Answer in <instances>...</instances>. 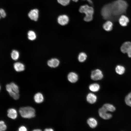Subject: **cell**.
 I'll use <instances>...</instances> for the list:
<instances>
[{
    "label": "cell",
    "mask_w": 131,
    "mask_h": 131,
    "mask_svg": "<svg viewBox=\"0 0 131 131\" xmlns=\"http://www.w3.org/2000/svg\"><path fill=\"white\" fill-rule=\"evenodd\" d=\"M28 16L32 20L36 21L39 16V11L37 9L31 10L28 14Z\"/></svg>",
    "instance_id": "cell-9"
},
{
    "label": "cell",
    "mask_w": 131,
    "mask_h": 131,
    "mask_svg": "<svg viewBox=\"0 0 131 131\" xmlns=\"http://www.w3.org/2000/svg\"><path fill=\"white\" fill-rule=\"evenodd\" d=\"M28 37L29 40L33 41L36 38V35L35 33L33 31L30 30L28 33Z\"/></svg>",
    "instance_id": "cell-23"
},
{
    "label": "cell",
    "mask_w": 131,
    "mask_h": 131,
    "mask_svg": "<svg viewBox=\"0 0 131 131\" xmlns=\"http://www.w3.org/2000/svg\"><path fill=\"white\" fill-rule=\"evenodd\" d=\"M87 1L91 5H92L93 4V2L91 0H83Z\"/></svg>",
    "instance_id": "cell-31"
},
{
    "label": "cell",
    "mask_w": 131,
    "mask_h": 131,
    "mask_svg": "<svg viewBox=\"0 0 131 131\" xmlns=\"http://www.w3.org/2000/svg\"><path fill=\"white\" fill-rule=\"evenodd\" d=\"M11 56L12 59L15 60H17L19 57V53L17 50H13L11 54Z\"/></svg>",
    "instance_id": "cell-24"
},
{
    "label": "cell",
    "mask_w": 131,
    "mask_h": 131,
    "mask_svg": "<svg viewBox=\"0 0 131 131\" xmlns=\"http://www.w3.org/2000/svg\"><path fill=\"white\" fill-rule=\"evenodd\" d=\"M67 79L70 82L74 83L76 82L78 79V75L74 72L70 73L68 75Z\"/></svg>",
    "instance_id": "cell-11"
},
{
    "label": "cell",
    "mask_w": 131,
    "mask_h": 131,
    "mask_svg": "<svg viewBox=\"0 0 131 131\" xmlns=\"http://www.w3.org/2000/svg\"><path fill=\"white\" fill-rule=\"evenodd\" d=\"M125 69L124 67L121 65H117L115 67V71L119 75L123 74L125 72Z\"/></svg>",
    "instance_id": "cell-21"
},
{
    "label": "cell",
    "mask_w": 131,
    "mask_h": 131,
    "mask_svg": "<svg viewBox=\"0 0 131 131\" xmlns=\"http://www.w3.org/2000/svg\"><path fill=\"white\" fill-rule=\"evenodd\" d=\"M41 131V130L39 129H35L33 130V131Z\"/></svg>",
    "instance_id": "cell-33"
},
{
    "label": "cell",
    "mask_w": 131,
    "mask_h": 131,
    "mask_svg": "<svg viewBox=\"0 0 131 131\" xmlns=\"http://www.w3.org/2000/svg\"><path fill=\"white\" fill-rule=\"evenodd\" d=\"M100 88V86L98 83H94L90 84L89 86V89L91 91L96 92L98 91Z\"/></svg>",
    "instance_id": "cell-20"
},
{
    "label": "cell",
    "mask_w": 131,
    "mask_h": 131,
    "mask_svg": "<svg viewBox=\"0 0 131 131\" xmlns=\"http://www.w3.org/2000/svg\"><path fill=\"white\" fill-rule=\"evenodd\" d=\"M87 57V55L85 53L83 52H81L78 55V60L80 62H83L86 59Z\"/></svg>",
    "instance_id": "cell-22"
},
{
    "label": "cell",
    "mask_w": 131,
    "mask_h": 131,
    "mask_svg": "<svg viewBox=\"0 0 131 131\" xmlns=\"http://www.w3.org/2000/svg\"><path fill=\"white\" fill-rule=\"evenodd\" d=\"M7 129V126L4 122L2 121L0 122V131H2L5 130Z\"/></svg>",
    "instance_id": "cell-28"
},
{
    "label": "cell",
    "mask_w": 131,
    "mask_h": 131,
    "mask_svg": "<svg viewBox=\"0 0 131 131\" xmlns=\"http://www.w3.org/2000/svg\"><path fill=\"white\" fill-rule=\"evenodd\" d=\"M57 20L59 24L62 26H64L68 23L69 19L67 15L63 14L59 16L57 18Z\"/></svg>",
    "instance_id": "cell-6"
},
{
    "label": "cell",
    "mask_w": 131,
    "mask_h": 131,
    "mask_svg": "<svg viewBox=\"0 0 131 131\" xmlns=\"http://www.w3.org/2000/svg\"><path fill=\"white\" fill-rule=\"evenodd\" d=\"M90 77L91 79L93 80H100L103 78V74L100 70L97 69L91 72Z\"/></svg>",
    "instance_id": "cell-5"
},
{
    "label": "cell",
    "mask_w": 131,
    "mask_h": 131,
    "mask_svg": "<svg viewBox=\"0 0 131 131\" xmlns=\"http://www.w3.org/2000/svg\"><path fill=\"white\" fill-rule=\"evenodd\" d=\"M19 112L23 117L26 118H31L35 116V109L30 106L21 107L19 110Z\"/></svg>",
    "instance_id": "cell-3"
},
{
    "label": "cell",
    "mask_w": 131,
    "mask_h": 131,
    "mask_svg": "<svg viewBox=\"0 0 131 131\" xmlns=\"http://www.w3.org/2000/svg\"><path fill=\"white\" fill-rule=\"evenodd\" d=\"M27 130L26 128L24 126H21L18 129L19 131H26Z\"/></svg>",
    "instance_id": "cell-30"
},
{
    "label": "cell",
    "mask_w": 131,
    "mask_h": 131,
    "mask_svg": "<svg viewBox=\"0 0 131 131\" xmlns=\"http://www.w3.org/2000/svg\"><path fill=\"white\" fill-rule=\"evenodd\" d=\"M121 52L127 54L129 57H131V42L126 41L123 43L121 47Z\"/></svg>",
    "instance_id": "cell-4"
},
{
    "label": "cell",
    "mask_w": 131,
    "mask_h": 131,
    "mask_svg": "<svg viewBox=\"0 0 131 131\" xmlns=\"http://www.w3.org/2000/svg\"><path fill=\"white\" fill-rule=\"evenodd\" d=\"M118 21L120 24L121 26H127L129 23V20L126 16L122 15L119 18Z\"/></svg>",
    "instance_id": "cell-10"
},
{
    "label": "cell",
    "mask_w": 131,
    "mask_h": 131,
    "mask_svg": "<svg viewBox=\"0 0 131 131\" xmlns=\"http://www.w3.org/2000/svg\"><path fill=\"white\" fill-rule=\"evenodd\" d=\"M14 67L15 70L17 72L23 71L25 69L24 65L19 62L15 63L14 64Z\"/></svg>",
    "instance_id": "cell-16"
},
{
    "label": "cell",
    "mask_w": 131,
    "mask_h": 131,
    "mask_svg": "<svg viewBox=\"0 0 131 131\" xmlns=\"http://www.w3.org/2000/svg\"><path fill=\"white\" fill-rule=\"evenodd\" d=\"M34 99L35 102L38 103L42 102L44 100L43 96L42 94L40 92L37 93L35 95Z\"/></svg>",
    "instance_id": "cell-17"
},
{
    "label": "cell",
    "mask_w": 131,
    "mask_h": 131,
    "mask_svg": "<svg viewBox=\"0 0 131 131\" xmlns=\"http://www.w3.org/2000/svg\"><path fill=\"white\" fill-rule=\"evenodd\" d=\"M71 0H57L58 2L61 5L66 6L70 3Z\"/></svg>",
    "instance_id": "cell-27"
},
{
    "label": "cell",
    "mask_w": 131,
    "mask_h": 131,
    "mask_svg": "<svg viewBox=\"0 0 131 131\" xmlns=\"http://www.w3.org/2000/svg\"><path fill=\"white\" fill-rule=\"evenodd\" d=\"M10 84L12 90L16 93H18L19 91L17 85L13 82H11Z\"/></svg>",
    "instance_id": "cell-26"
},
{
    "label": "cell",
    "mask_w": 131,
    "mask_h": 131,
    "mask_svg": "<svg viewBox=\"0 0 131 131\" xmlns=\"http://www.w3.org/2000/svg\"><path fill=\"white\" fill-rule=\"evenodd\" d=\"M60 62L59 60L56 58H52L47 62L48 65L51 67H57L59 65Z\"/></svg>",
    "instance_id": "cell-12"
},
{
    "label": "cell",
    "mask_w": 131,
    "mask_h": 131,
    "mask_svg": "<svg viewBox=\"0 0 131 131\" xmlns=\"http://www.w3.org/2000/svg\"><path fill=\"white\" fill-rule=\"evenodd\" d=\"M7 116L9 118L12 119H16L17 116L16 110L13 108H9L7 111Z\"/></svg>",
    "instance_id": "cell-13"
},
{
    "label": "cell",
    "mask_w": 131,
    "mask_h": 131,
    "mask_svg": "<svg viewBox=\"0 0 131 131\" xmlns=\"http://www.w3.org/2000/svg\"><path fill=\"white\" fill-rule=\"evenodd\" d=\"M79 0H72L74 2H78Z\"/></svg>",
    "instance_id": "cell-34"
},
{
    "label": "cell",
    "mask_w": 131,
    "mask_h": 131,
    "mask_svg": "<svg viewBox=\"0 0 131 131\" xmlns=\"http://www.w3.org/2000/svg\"><path fill=\"white\" fill-rule=\"evenodd\" d=\"M6 89L9 95L14 99L17 100L19 98V93H16L12 90L10 84L6 85Z\"/></svg>",
    "instance_id": "cell-8"
},
{
    "label": "cell",
    "mask_w": 131,
    "mask_h": 131,
    "mask_svg": "<svg viewBox=\"0 0 131 131\" xmlns=\"http://www.w3.org/2000/svg\"><path fill=\"white\" fill-rule=\"evenodd\" d=\"M44 131H53L54 130L51 128H46L45 129Z\"/></svg>",
    "instance_id": "cell-32"
},
{
    "label": "cell",
    "mask_w": 131,
    "mask_h": 131,
    "mask_svg": "<svg viewBox=\"0 0 131 131\" xmlns=\"http://www.w3.org/2000/svg\"><path fill=\"white\" fill-rule=\"evenodd\" d=\"M87 123L90 127L92 128L96 127L97 125V122L94 118H90L87 121Z\"/></svg>",
    "instance_id": "cell-18"
},
{
    "label": "cell",
    "mask_w": 131,
    "mask_h": 131,
    "mask_svg": "<svg viewBox=\"0 0 131 131\" xmlns=\"http://www.w3.org/2000/svg\"><path fill=\"white\" fill-rule=\"evenodd\" d=\"M126 104L131 107V92L129 93L125 97V99Z\"/></svg>",
    "instance_id": "cell-25"
},
{
    "label": "cell",
    "mask_w": 131,
    "mask_h": 131,
    "mask_svg": "<svg viewBox=\"0 0 131 131\" xmlns=\"http://www.w3.org/2000/svg\"><path fill=\"white\" fill-rule=\"evenodd\" d=\"M113 24L110 20H108L103 25V27L104 29L107 31H111L113 28Z\"/></svg>",
    "instance_id": "cell-14"
},
{
    "label": "cell",
    "mask_w": 131,
    "mask_h": 131,
    "mask_svg": "<svg viewBox=\"0 0 131 131\" xmlns=\"http://www.w3.org/2000/svg\"><path fill=\"white\" fill-rule=\"evenodd\" d=\"M86 99L87 101L89 103L92 104L96 102L97 100V97L94 94L90 93L87 95Z\"/></svg>",
    "instance_id": "cell-15"
},
{
    "label": "cell",
    "mask_w": 131,
    "mask_h": 131,
    "mask_svg": "<svg viewBox=\"0 0 131 131\" xmlns=\"http://www.w3.org/2000/svg\"><path fill=\"white\" fill-rule=\"evenodd\" d=\"M106 111L102 106L98 110V114L100 116L102 119L105 120L109 119L112 117V115L108 113Z\"/></svg>",
    "instance_id": "cell-7"
},
{
    "label": "cell",
    "mask_w": 131,
    "mask_h": 131,
    "mask_svg": "<svg viewBox=\"0 0 131 131\" xmlns=\"http://www.w3.org/2000/svg\"><path fill=\"white\" fill-rule=\"evenodd\" d=\"M79 11L80 13L85 14L84 20L85 21L89 22L92 20L94 10L92 6L87 4L82 5L79 8Z\"/></svg>",
    "instance_id": "cell-2"
},
{
    "label": "cell",
    "mask_w": 131,
    "mask_h": 131,
    "mask_svg": "<svg viewBox=\"0 0 131 131\" xmlns=\"http://www.w3.org/2000/svg\"><path fill=\"white\" fill-rule=\"evenodd\" d=\"M128 7L124 0H117L104 5L101 10V15L104 19L115 21L126 13Z\"/></svg>",
    "instance_id": "cell-1"
},
{
    "label": "cell",
    "mask_w": 131,
    "mask_h": 131,
    "mask_svg": "<svg viewBox=\"0 0 131 131\" xmlns=\"http://www.w3.org/2000/svg\"><path fill=\"white\" fill-rule=\"evenodd\" d=\"M102 107L107 111L113 112L115 110V108L113 105L109 103L104 104Z\"/></svg>",
    "instance_id": "cell-19"
},
{
    "label": "cell",
    "mask_w": 131,
    "mask_h": 131,
    "mask_svg": "<svg viewBox=\"0 0 131 131\" xmlns=\"http://www.w3.org/2000/svg\"><path fill=\"white\" fill-rule=\"evenodd\" d=\"M0 16L3 18H4L6 16V13L4 9L1 8L0 10Z\"/></svg>",
    "instance_id": "cell-29"
}]
</instances>
